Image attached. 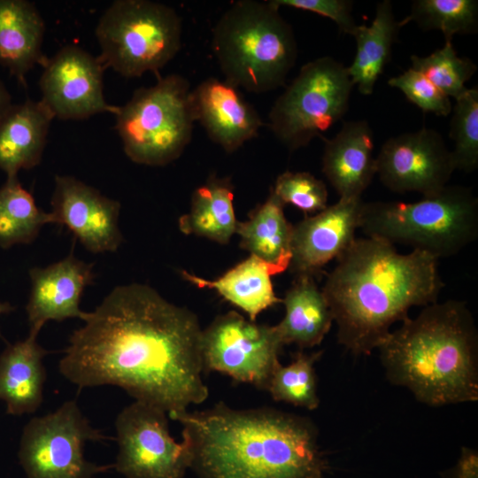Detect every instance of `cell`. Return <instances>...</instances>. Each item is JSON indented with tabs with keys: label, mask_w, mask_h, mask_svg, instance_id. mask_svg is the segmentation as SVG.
<instances>
[{
	"label": "cell",
	"mask_w": 478,
	"mask_h": 478,
	"mask_svg": "<svg viewBox=\"0 0 478 478\" xmlns=\"http://www.w3.org/2000/svg\"><path fill=\"white\" fill-rule=\"evenodd\" d=\"M83 322L58 365L79 389L117 386L168 417L207 399L203 330L189 309L131 283L115 287Z\"/></svg>",
	"instance_id": "cell-1"
},
{
	"label": "cell",
	"mask_w": 478,
	"mask_h": 478,
	"mask_svg": "<svg viewBox=\"0 0 478 478\" xmlns=\"http://www.w3.org/2000/svg\"><path fill=\"white\" fill-rule=\"evenodd\" d=\"M170 418L182 426L198 478H324L328 468L318 430L303 416L220 402Z\"/></svg>",
	"instance_id": "cell-2"
},
{
	"label": "cell",
	"mask_w": 478,
	"mask_h": 478,
	"mask_svg": "<svg viewBox=\"0 0 478 478\" xmlns=\"http://www.w3.org/2000/svg\"><path fill=\"white\" fill-rule=\"evenodd\" d=\"M437 261L416 250L399 253L382 239L356 238L321 289L338 343L355 355H369L412 307L437 302L444 286Z\"/></svg>",
	"instance_id": "cell-3"
},
{
	"label": "cell",
	"mask_w": 478,
	"mask_h": 478,
	"mask_svg": "<svg viewBox=\"0 0 478 478\" xmlns=\"http://www.w3.org/2000/svg\"><path fill=\"white\" fill-rule=\"evenodd\" d=\"M388 380L430 406L478 400V333L464 301L426 305L377 348Z\"/></svg>",
	"instance_id": "cell-4"
},
{
	"label": "cell",
	"mask_w": 478,
	"mask_h": 478,
	"mask_svg": "<svg viewBox=\"0 0 478 478\" xmlns=\"http://www.w3.org/2000/svg\"><path fill=\"white\" fill-rule=\"evenodd\" d=\"M279 10L271 0H239L220 17L212 49L226 81L251 93L284 85L297 58V44Z\"/></svg>",
	"instance_id": "cell-5"
},
{
	"label": "cell",
	"mask_w": 478,
	"mask_h": 478,
	"mask_svg": "<svg viewBox=\"0 0 478 478\" xmlns=\"http://www.w3.org/2000/svg\"><path fill=\"white\" fill-rule=\"evenodd\" d=\"M359 228L368 237L448 258L476 240L478 199L467 187L447 185L415 202H364Z\"/></svg>",
	"instance_id": "cell-6"
},
{
	"label": "cell",
	"mask_w": 478,
	"mask_h": 478,
	"mask_svg": "<svg viewBox=\"0 0 478 478\" xmlns=\"http://www.w3.org/2000/svg\"><path fill=\"white\" fill-rule=\"evenodd\" d=\"M115 130L133 162L163 166L177 159L189 143L196 122L191 89L183 76L172 73L137 89L118 106Z\"/></svg>",
	"instance_id": "cell-7"
},
{
	"label": "cell",
	"mask_w": 478,
	"mask_h": 478,
	"mask_svg": "<svg viewBox=\"0 0 478 478\" xmlns=\"http://www.w3.org/2000/svg\"><path fill=\"white\" fill-rule=\"evenodd\" d=\"M98 59L127 78L158 73L181 47L182 22L177 12L150 0H116L96 27Z\"/></svg>",
	"instance_id": "cell-8"
},
{
	"label": "cell",
	"mask_w": 478,
	"mask_h": 478,
	"mask_svg": "<svg viewBox=\"0 0 478 478\" xmlns=\"http://www.w3.org/2000/svg\"><path fill=\"white\" fill-rule=\"evenodd\" d=\"M353 86L347 67L334 58L309 61L274 103L268 127L289 150L305 147L343 119Z\"/></svg>",
	"instance_id": "cell-9"
},
{
	"label": "cell",
	"mask_w": 478,
	"mask_h": 478,
	"mask_svg": "<svg viewBox=\"0 0 478 478\" xmlns=\"http://www.w3.org/2000/svg\"><path fill=\"white\" fill-rule=\"evenodd\" d=\"M106 438L89 423L77 402L68 400L26 424L18 457L27 478H92L113 464L89 462L84 457V445Z\"/></svg>",
	"instance_id": "cell-10"
},
{
	"label": "cell",
	"mask_w": 478,
	"mask_h": 478,
	"mask_svg": "<svg viewBox=\"0 0 478 478\" xmlns=\"http://www.w3.org/2000/svg\"><path fill=\"white\" fill-rule=\"evenodd\" d=\"M167 413L136 401L115 420L118 454L113 467L124 478H184L191 453L170 435Z\"/></svg>",
	"instance_id": "cell-11"
},
{
	"label": "cell",
	"mask_w": 478,
	"mask_h": 478,
	"mask_svg": "<svg viewBox=\"0 0 478 478\" xmlns=\"http://www.w3.org/2000/svg\"><path fill=\"white\" fill-rule=\"evenodd\" d=\"M282 346L275 326L228 312L202 332L203 367L266 390Z\"/></svg>",
	"instance_id": "cell-12"
},
{
	"label": "cell",
	"mask_w": 478,
	"mask_h": 478,
	"mask_svg": "<svg viewBox=\"0 0 478 478\" xmlns=\"http://www.w3.org/2000/svg\"><path fill=\"white\" fill-rule=\"evenodd\" d=\"M375 160L376 174L388 189L423 197L442 190L456 170L442 135L427 127L389 138Z\"/></svg>",
	"instance_id": "cell-13"
},
{
	"label": "cell",
	"mask_w": 478,
	"mask_h": 478,
	"mask_svg": "<svg viewBox=\"0 0 478 478\" xmlns=\"http://www.w3.org/2000/svg\"><path fill=\"white\" fill-rule=\"evenodd\" d=\"M41 101L54 119L81 120L99 113L114 115L117 107L104 94V71L97 57L68 44L42 64Z\"/></svg>",
	"instance_id": "cell-14"
},
{
	"label": "cell",
	"mask_w": 478,
	"mask_h": 478,
	"mask_svg": "<svg viewBox=\"0 0 478 478\" xmlns=\"http://www.w3.org/2000/svg\"><path fill=\"white\" fill-rule=\"evenodd\" d=\"M50 212L92 253L114 252L123 242L120 204L71 175H56Z\"/></svg>",
	"instance_id": "cell-15"
},
{
	"label": "cell",
	"mask_w": 478,
	"mask_h": 478,
	"mask_svg": "<svg viewBox=\"0 0 478 478\" xmlns=\"http://www.w3.org/2000/svg\"><path fill=\"white\" fill-rule=\"evenodd\" d=\"M363 204L361 197L339 198L293 225L290 271L314 276L333 258L337 259L356 239Z\"/></svg>",
	"instance_id": "cell-16"
},
{
	"label": "cell",
	"mask_w": 478,
	"mask_h": 478,
	"mask_svg": "<svg viewBox=\"0 0 478 478\" xmlns=\"http://www.w3.org/2000/svg\"><path fill=\"white\" fill-rule=\"evenodd\" d=\"M29 277L31 289L26 305L28 334L37 336L49 320L85 319L87 312L80 308V302L85 288L94 282L93 264L71 252L46 267L31 268Z\"/></svg>",
	"instance_id": "cell-17"
},
{
	"label": "cell",
	"mask_w": 478,
	"mask_h": 478,
	"mask_svg": "<svg viewBox=\"0 0 478 478\" xmlns=\"http://www.w3.org/2000/svg\"><path fill=\"white\" fill-rule=\"evenodd\" d=\"M196 121L209 138L227 152H234L257 137L263 121L255 108L226 81L211 77L191 89Z\"/></svg>",
	"instance_id": "cell-18"
},
{
	"label": "cell",
	"mask_w": 478,
	"mask_h": 478,
	"mask_svg": "<svg viewBox=\"0 0 478 478\" xmlns=\"http://www.w3.org/2000/svg\"><path fill=\"white\" fill-rule=\"evenodd\" d=\"M321 139L322 173L339 198L361 197L376 174L369 123L365 120L345 121L334 137Z\"/></svg>",
	"instance_id": "cell-19"
},
{
	"label": "cell",
	"mask_w": 478,
	"mask_h": 478,
	"mask_svg": "<svg viewBox=\"0 0 478 478\" xmlns=\"http://www.w3.org/2000/svg\"><path fill=\"white\" fill-rule=\"evenodd\" d=\"M53 119L41 100L30 99L12 104L0 118V169L7 178L40 164Z\"/></svg>",
	"instance_id": "cell-20"
},
{
	"label": "cell",
	"mask_w": 478,
	"mask_h": 478,
	"mask_svg": "<svg viewBox=\"0 0 478 478\" xmlns=\"http://www.w3.org/2000/svg\"><path fill=\"white\" fill-rule=\"evenodd\" d=\"M47 354L37 336L30 334L0 354V400L8 414L33 413L42 405L46 380L42 359Z\"/></svg>",
	"instance_id": "cell-21"
},
{
	"label": "cell",
	"mask_w": 478,
	"mask_h": 478,
	"mask_svg": "<svg viewBox=\"0 0 478 478\" xmlns=\"http://www.w3.org/2000/svg\"><path fill=\"white\" fill-rule=\"evenodd\" d=\"M45 24L36 6L27 0H0V66L19 82L36 65L42 52Z\"/></svg>",
	"instance_id": "cell-22"
},
{
	"label": "cell",
	"mask_w": 478,
	"mask_h": 478,
	"mask_svg": "<svg viewBox=\"0 0 478 478\" xmlns=\"http://www.w3.org/2000/svg\"><path fill=\"white\" fill-rule=\"evenodd\" d=\"M281 303L285 315L275 328L282 344L294 343L300 349L320 344L334 320L314 276L296 275Z\"/></svg>",
	"instance_id": "cell-23"
},
{
	"label": "cell",
	"mask_w": 478,
	"mask_h": 478,
	"mask_svg": "<svg viewBox=\"0 0 478 478\" xmlns=\"http://www.w3.org/2000/svg\"><path fill=\"white\" fill-rule=\"evenodd\" d=\"M182 277L198 288L216 290L223 298L243 311L249 320L281 302L274 290L272 267L253 255L240 262L215 280H206L187 271Z\"/></svg>",
	"instance_id": "cell-24"
},
{
	"label": "cell",
	"mask_w": 478,
	"mask_h": 478,
	"mask_svg": "<svg viewBox=\"0 0 478 478\" xmlns=\"http://www.w3.org/2000/svg\"><path fill=\"white\" fill-rule=\"evenodd\" d=\"M283 206L271 189L266 200L246 221L238 222L236 229L241 247L268 264L274 274L286 271L292 258L293 225L287 220Z\"/></svg>",
	"instance_id": "cell-25"
},
{
	"label": "cell",
	"mask_w": 478,
	"mask_h": 478,
	"mask_svg": "<svg viewBox=\"0 0 478 478\" xmlns=\"http://www.w3.org/2000/svg\"><path fill=\"white\" fill-rule=\"evenodd\" d=\"M400 28L389 0L376 4L375 15L369 26L358 25L352 35L356 40V54L347 71L361 94H373L375 83L390 61L392 45Z\"/></svg>",
	"instance_id": "cell-26"
},
{
	"label": "cell",
	"mask_w": 478,
	"mask_h": 478,
	"mask_svg": "<svg viewBox=\"0 0 478 478\" xmlns=\"http://www.w3.org/2000/svg\"><path fill=\"white\" fill-rule=\"evenodd\" d=\"M233 198V186L228 180L210 176L192 194L189 212L179 220L181 231L227 243L238 226Z\"/></svg>",
	"instance_id": "cell-27"
},
{
	"label": "cell",
	"mask_w": 478,
	"mask_h": 478,
	"mask_svg": "<svg viewBox=\"0 0 478 478\" xmlns=\"http://www.w3.org/2000/svg\"><path fill=\"white\" fill-rule=\"evenodd\" d=\"M53 223L50 212L39 208L33 195L18 177L6 178L0 187V247L29 244L45 224Z\"/></svg>",
	"instance_id": "cell-28"
},
{
	"label": "cell",
	"mask_w": 478,
	"mask_h": 478,
	"mask_svg": "<svg viewBox=\"0 0 478 478\" xmlns=\"http://www.w3.org/2000/svg\"><path fill=\"white\" fill-rule=\"evenodd\" d=\"M411 21L424 31L439 30L445 41H451L454 35L477 32L478 1L414 0L410 14L398 24L402 27Z\"/></svg>",
	"instance_id": "cell-29"
},
{
	"label": "cell",
	"mask_w": 478,
	"mask_h": 478,
	"mask_svg": "<svg viewBox=\"0 0 478 478\" xmlns=\"http://www.w3.org/2000/svg\"><path fill=\"white\" fill-rule=\"evenodd\" d=\"M321 355L322 351L309 354L298 351L290 364L279 363L266 388L272 398L308 410L317 409L320 398L314 365Z\"/></svg>",
	"instance_id": "cell-30"
},
{
	"label": "cell",
	"mask_w": 478,
	"mask_h": 478,
	"mask_svg": "<svg viewBox=\"0 0 478 478\" xmlns=\"http://www.w3.org/2000/svg\"><path fill=\"white\" fill-rule=\"evenodd\" d=\"M411 67L425 75L449 97L457 99L467 88L465 83L474 74L477 66L468 58L459 57L451 41L428 56H411Z\"/></svg>",
	"instance_id": "cell-31"
},
{
	"label": "cell",
	"mask_w": 478,
	"mask_h": 478,
	"mask_svg": "<svg viewBox=\"0 0 478 478\" xmlns=\"http://www.w3.org/2000/svg\"><path fill=\"white\" fill-rule=\"evenodd\" d=\"M455 101L450 124L455 169L472 173L478 167V89H467Z\"/></svg>",
	"instance_id": "cell-32"
},
{
	"label": "cell",
	"mask_w": 478,
	"mask_h": 478,
	"mask_svg": "<svg viewBox=\"0 0 478 478\" xmlns=\"http://www.w3.org/2000/svg\"><path fill=\"white\" fill-rule=\"evenodd\" d=\"M272 190L284 204H290L304 212H319L328 206L326 184L307 172L281 173Z\"/></svg>",
	"instance_id": "cell-33"
},
{
	"label": "cell",
	"mask_w": 478,
	"mask_h": 478,
	"mask_svg": "<svg viewBox=\"0 0 478 478\" xmlns=\"http://www.w3.org/2000/svg\"><path fill=\"white\" fill-rule=\"evenodd\" d=\"M388 84L399 89L411 103L424 112L446 117L452 111L450 97L437 89L425 75L412 67L390 78Z\"/></svg>",
	"instance_id": "cell-34"
},
{
	"label": "cell",
	"mask_w": 478,
	"mask_h": 478,
	"mask_svg": "<svg viewBox=\"0 0 478 478\" xmlns=\"http://www.w3.org/2000/svg\"><path fill=\"white\" fill-rule=\"evenodd\" d=\"M281 6L292 7L319 14L333 20L339 32L352 36L358 24L352 16L353 2L351 0H271Z\"/></svg>",
	"instance_id": "cell-35"
},
{
	"label": "cell",
	"mask_w": 478,
	"mask_h": 478,
	"mask_svg": "<svg viewBox=\"0 0 478 478\" xmlns=\"http://www.w3.org/2000/svg\"><path fill=\"white\" fill-rule=\"evenodd\" d=\"M452 478H478L477 451L463 447L460 457L453 469Z\"/></svg>",
	"instance_id": "cell-36"
},
{
	"label": "cell",
	"mask_w": 478,
	"mask_h": 478,
	"mask_svg": "<svg viewBox=\"0 0 478 478\" xmlns=\"http://www.w3.org/2000/svg\"><path fill=\"white\" fill-rule=\"evenodd\" d=\"M12 96L8 89L0 80V118L9 110L12 105Z\"/></svg>",
	"instance_id": "cell-37"
},
{
	"label": "cell",
	"mask_w": 478,
	"mask_h": 478,
	"mask_svg": "<svg viewBox=\"0 0 478 478\" xmlns=\"http://www.w3.org/2000/svg\"><path fill=\"white\" fill-rule=\"evenodd\" d=\"M13 310H14V307L10 303L0 301V315L4 314V313H9L10 312ZM0 337L2 338L1 333H0Z\"/></svg>",
	"instance_id": "cell-38"
}]
</instances>
